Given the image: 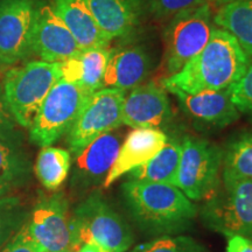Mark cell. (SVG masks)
Listing matches in <instances>:
<instances>
[{"label": "cell", "instance_id": "3957f363", "mask_svg": "<svg viewBox=\"0 0 252 252\" xmlns=\"http://www.w3.org/2000/svg\"><path fill=\"white\" fill-rule=\"evenodd\" d=\"M71 230L76 250L94 244L106 252H125L133 243L130 226L97 191L71 214Z\"/></svg>", "mask_w": 252, "mask_h": 252}, {"label": "cell", "instance_id": "7402d4cb", "mask_svg": "<svg viewBox=\"0 0 252 252\" xmlns=\"http://www.w3.org/2000/svg\"><path fill=\"white\" fill-rule=\"evenodd\" d=\"M214 24L231 34L252 58V0H235L222 5L214 17Z\"/></svg>", "mask_w": 252, "mask_h": 252}, {"label": "cell", "instance_id": "d4e9b609", "mask_svg": "<svg viewBox=\"0 0 252 252\" xmlns=\"http://www.w3.org/2000/svg\"><path fill=\"white\" fill-rule=\"evenodd\" d=\"M28 216L20 198L6 195L0 197V249L15 237L26 224Z\"/></svg>", "mask_w": 252, "mask_h": 252}, {"label": "cell", "instance_id": "5b68a950", "mask_svg": "<svg viewBox=\"0 0 252 252\" xmlns=\"http://www.w3.org/2000/svg\"><path fill=\"white\" fill-rule=\"evenodd\" d=\"M201 215L214 231L252 239V180L222 175L219 189L206 200Z\"/></svg>", "mask_w": 252, "mask_h": 252}, {"label": "cell", "instance_id": "836d02e7", "mask_svg": "<svg viewBox=\"0 0 252 252\" xmlns=\"http://www.w3.org/2000/svg\"><path fill=\"white\" fill-rule=\"evenodd\" d=\"M8 189H9V187H8V186H6V185H4V184H1V182H0V197L5 196V195H6V194H7Z\"/></svg>", "mask_w": 252, "mask_h": 252}, {"label": "cell", "instance_id": "8992f818", "mask_svg": "<svg viewBox=\"0 0 252 252\" xmlns=\"http://www.w3.org/2000/svg\"><path fill=\"white\" fill-rule=\"evenodd\" d=\"M223 166V150L195 137L181 140V156L175 187L191 201H206L219 189Z\"/></svg>", "mask_w": 252, "mask_h": 252}, {"label": "cell", "instance_id": "484cf974", "mask_svg": "<svg viewBox=\"0 0 252 252\" xmlns=\"http://www.w3.org/2000/svg\"><path fill=\"white\" fill-rule=\"evenodd\" d=\"M30 162L17 146L0 140V182L8 187L26 178Z\"/></svg>", "mask_w": 252, "mask_h": 252}, {"label": "cell", "instance_id": "4fadbf2b", "mask_svg": "<svg viewBox=\"0 0 252 252\" xmlns=\"http://www.w3.org/2000/svg\"><path fill=\"white\" fill-rule=\"evenodd\" d=\"M32 52L41 61L50 63L63 62L81 52L70 31L49 4L40 2L39 5L32 36Z\"/></svg>", "mask_w": 252, "mask_h": 252}, {"label": "cell", "instance_id": "52a82bcc", "mask_svg": "<svg viewBox=\"0 0 252 252\" xmlns=\"http://www.w3.org/2000/svg\"><path fill=\"white\" fill-rule=\"evenodd\" d=\"M214 30L213 12L207 2L171 19L163 34V67L168 76L180 71L206 47Z\"/></svg>", "mask_w": 252, "mask_h": 252}, {"label": "cell", "instance_id": "ffe728a7", "mask_svg": "<svg viewBox=\"0 0 252 252\" xmlns=\"http://www.w3.org/2000/svg\"><path fill=\"white\" fill-rule=\"evenodd\" d=\"M111 54L109 48L81 49L77 55L60 62L61 78L93 94L103 89L104 74Z\"/></svg>", "mask_w": 252, "mask_h": 252}, {"label": "cell", "instance_id": "cb8c5ba5", "mask_svg": "<svg viewBox=\"0 0 252 252\" xmlns=\"http://www.w3.org/2000/svg\"><path fill=\"white\" fill-rule=\"evenodd\" d=\"M222 175L252 180V132L238 135L223 151Z\"/></svg>", "mask_w": 252, "mask_h": 252}, {"label": "cell", "instance_id": "1f68e13d", "mask_svg": "<svg viewBox=\"0 0 252 252\" xmlns=\"http://www.w3.org/2000/svg\"><path fill=\"white\" fill-rule=\"evenodd\" d=\"M225 252H252V239L241 235H230Z\"/></svg>", "mask_w": 252, "mask_h": 252}, {"label": "cell", "instance_id": "83f0119b", "mask_svg": "<svg viewBox=\"0 0 252 252\" xmlns=\"http://www.w3.org/2000/svg\"><path fill=\"white\" fill-rule=\"evenodd\" d=\"M231 100L239 113H244L252 122V62H250L245 74L229 88Z\"/></svg>", "mask_w": 252, "mask_h": 252}, {"label": "cell", "instance_id": "e575fe53", "mask_svg": "<svg viewBox=\"0 0 252 252\" xmlns=\"http://www.w3.org/2000/svg\"><path fill=\"white\" fill-rule=\"evenodd\" d=\"M212 1H214L215 4H219V5H225V4H228V2L235 1V0H212Z\"/></svg>", "mask_w": 252, "mask_h": 252}, {"label": "cell", "instance_id": "6da1fadb", "mask_svg": "<svg viewBox=\"0 0 252 252\" xmlns=\"http://www.w3.org/2000/svg\"><path fill=\"white\" fill-rule=\"evenodd\" d=\"M250 64V58L228 32L215 28L196 56L180 71L162 80L166 91L186 94L226 90L239 81Z\"/></svg>", "mask_w": 252, "mask_h": 252}, {"label": "cell", "instance_id": "4dcf8cb0", "mask_svg": "<svg viewBox=\"0 0 252 252\" xmlns=\"http://www.w3.org/2000/svg\"><path fill=\"white\" fill-rule=\"evenodd\" d=\"M0 252H43L37 245L27 237L21 228L9 243L1 248Z\"/></svg>", "mask_w": 252, "mask_h": 252}, {"label": "cell", "instance_id": "f546056e", "mask_svg": "<svg viewBox=\"0 0 252 252\" xmlns=\"http://www.w3.org/2000/svg\"><path fill=\"white\" fill-rule=\"evenodd\" d=\"M18 123L6 105L2 93V86L0 84V140L11 145L19 143V132L17 128Z\"/></svg>", "mask_w": 252, "mask_h": 252}, {"label": "cell", "instance_id": "603a6c76", "mask_svg": "<svg viewBox=\"0 0 252 252\" xmlns=\"http://www.w3.org/2000/svg\"><path fill=\"white\" fill-rule=\"evenodd\" d=\"M71 167V156L59 147H42L35 162V174L43 187L55 190L64 182Z\"/></svg>", "mask_w": 252, "mask_h": 252}, {"label": "cell", "instance_id": "f1b7e54d", "mask_svg": "<svg viewBox=\"0 0 252 252\" xmlns=\"http://www.w3.org/2000/svg\"><path fill=\"white\" fill-rule=\"evenodd\" d=\"M203 0H149L150 11L158 18H173L187 9L197 7Z\"/></svg>", "mask_w": 252, "mask_h": 252}, {"label": "cell", "instance_id": "4316f807", "mask_svg": "<svg viewBox=\"0 0 252 252\" xmlns=\"http://www.w3.org/2000/svg\"><path fill=\"white\" fill-rule=\"evenodd\" d=\"M138 252H203L202 248L194 239L178 236V237H163L157 238L151 243L137 249Z\"/></svg>", "mask_w": 252, "mask_h": 252}, {"label": "cell", "instance_id": "d590c367", "mask_svg": "<svg viewBox=\"0 0 252 252\" xmlns=\"http://www.w3.org/2000/svg\"><path fill=\"white\" fill-rule=\"evenodd\" d=\"M134 252H138V251H137V250H135V251H134Z\"/></svg>", "mask_w": 252, "mask_h": 252}, {"label": "cell", "instance_id": "7c38bea8", "mask_svg": "<svg viewBox=\"0 0 252 252\" xmlns=\"http://www.w3.org/2000/svg\"><path fill=\"white\" fill-rule=\"evenodd\" d=\"M123 124L133 128H161L172 121L167 91L154 83L140 84L126 93L122 108Z\"/></svg>", "mask_w": 252, "mask_h": 252}, {"label": "cell", "instance_id": "8fae6325", "mask_svg": "<svg viewBox=\"0 0 252 252\" xmlns=\"http://www.w3.org/2000/svg\"><path fill=\"white\" fill-rule=\"evenodd\" d=\"M37 0H0V64H14L32 52Z\"/></svg>", "mask_w": 252, "mask_h": 252}, {"label": "cell", "instance_id": "44dd1931", "mask_svg": "<svg viewBox=\"0 0 252 252\" xmlns=\"http://www.w3.org/2000/svg\"><path fill=\"white\" fill-rule=\"evenodd\" d=\"M181 156V141L167 139L159 153L137 168L128 172L127 180L149 181L175 186Z\"/></svg>", "mask_w": 252, "mask_h": 252}, {"label": "cell", "instance_id": "277c9868", "mask_svg": "<svg viewBox=\"0 0 252 252\" xmlns=\"http://www.w3.org/2000/svg\"><path fill=\"white\" fill-rule=\"evenodd\" d=\"M61 77L60 62L31 61L6 72L4 99L19 125L31 127L47 94Z\"/></svg>", "mask_w": 252, "mask_h": 252}, {"label": "cell", "instance_id": "e0dca14e", "mask_svg": "<svg viewBox=\"0 0 252 252\" xmlns=\"http://www.w3.org/2000/svg\"><path fill=\"white\" fill-rule=\"evenodd\" d=\"M50 6L70 31L81 49L109 48L111 39L96 23L87 0H52Z\"/></svg>", "mask_w": 252, "mask_h": 252}, {"label": "cell", "instance_id": "5bb4252c", "mask_svg": "<svg viewBox=\"0 0 252 252\" xmlns=\"http://www.w3.org/2000/svg\"><path fill=\"white\" fill-rule=\"evenodd\" d=\"M122 146V134L117 130L106 132L78 153L71 185L77 189H88L103 185L111 171Z\"/></svg>", "mask_w": 252, "mask_h": 252}, {"label": "cell", "instance_id": "ac0fdd59", "mask_svg": "<svg viewBox=\"0 0 252 252\" xmlns=\"http://www.w3.org/2000/svg\"><path fill=\"white\" fill-rule=\"evenodd\" d=\"M151 58L143 47H126L112 52L103 78V88L130 91L149 76Z\"/></svg>", "mask_w": 252, "mask_h": 252}, {"label": "cell", "instance_id": "9c48e42d", "mask_svg": "<svg viewBox=\"0 0 252 252\" xmlns=\"http://www.w3.org/2000/svg\"><path fill=\"white\" fill-rule=\"evenodd\" d=\"M125 94L126 91L116 88H103L90 94L67 133L69 150L75 157L99 135L121 127Z\"/></svg>", "mask_w": 252, "mask_h": 252}, {"label": "cell", "instance_id": "30bf717a", "mask_svg": "<svg viewBox=\"0 0 252 252\" xmlns=\"http://www.w3.org/2000/svg\"><path fill=\"white\" fill-rule=\"evenodd\" d=\"M23 231L43 252H75L71 215L63 194L45 197L28 216Z\"/></svg>", "mask_w": 252, "mask_h": 252}, {"label": "cell", "instance_id": "d6a6232c", "mask_svg": "<svg viewBox=\"0 0 252 252\" xmlns=\"http://www.w3.org/2000/svg\"><path fill=\"white\" fill-rule=\"evenodd\" d=\"M75 252H106L104 251L103 249L94 244H83L80 249H77Z\"/></svg>", "mask_w": 252, "mask_h": 252}, {"label": "cell", "instance_id": "2e32d148", "mask_svg": "<svg viewBox=\"0 0 252 252\" xmlns=\"http://www.w3.org/2000/svg\"><path fill=\"white\" fill-rule=\"evenodd\" d=\"M166 133L159 128H133L122 143L121 150L103 186L109 188L122 175L156 157L166 144Z\"/></svg>", "mask_w": 252, "mask_h": 252}, {"label": "cell", "instance_id": "d6986e66", "mask_svg": "<svg viewBox=\"0 0 252 252\" xmlns=\"http://www.w3.org/2000/svg\"><path fill=\"white\" fill-rule=\"evenodd\" d=\"M100 30L110 39L127 36L139 24L143 0H87Z\"/></svg>", "mask_w": 252, "mask_h": 252}, {"label": "cell", "instance_id": "7a4b0ae2", "mask_svg": "<svg viewBox=\"0 0 252 252\" xmlns=\"http://www.w3.org/2000/svg\"><path fill=\"white\" fill-rule=\"evenodd\" d=\"M122 193L132 220L147 235L180 234L189 229L197 215L191 200L173 185L127 180Z\"/></svg>", "mask_w": 252, "mask_h": 252}, {"label": "cell", "instance_id": "9a60e30c", "mask_svg": "<svg viewBox=\"0 0 252 252\" xmlns=\"http://www.w3.org/2000/svg\"><path fill=\"white\" fill-rule=\"evenodd\" d=\"M178 98L181 109L198 127L223 128L239 118V111L230 96V90L201 91L186 94L171 90Z\"/></svg>", "mask_w": 252, "mask_h": 252}, {"label": "cell", "instance_id": "ba28073f", "mask_svg": "<svg viewBox=\"0 0 252 252\" xmlns=\"http://www.w3.org/2000/svg\"><path fill=\"white\" fill-rule=\"evenodd\" d=\"M90 94L76 84L60 78L40 106L30 127L37 146H50L70 131Z\"/></svg>", "mask_w": 252, "mask_h": 252}]
</instances>
